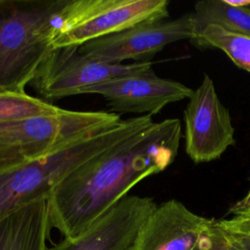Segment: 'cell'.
I'll list each match as a JSON object with an SVG mask.
<instances>
[{
	"label": "cell",
	"instance_id": "16",
	"mask_svg": "<svg viewBox=\"0 0 250 250\" xmlns=\"http://www.w3.org/2000/svg\"><path fill=\"white\" fill-rule=\"evenodd\" d=\"M220 228L239 250H250V218L233 215L229 219L217 220Z\"/></svg>",
	"mask_w": 250,
	"mask_h": 250
},
{
	"label": "cell",
	"instance_id": "15",
	"mask_svg": "<svg viewBox=\"0 0 250 250\" xmlns=\"http://www.w3.org/2000/svg\"><path fill=\"white\" fill-rule=\"evenodd\" d=\"M62 109L25 92L0 91V123L43 114H54Z\"/></svg>",
	"mask_w": 250,
	"mask_h": 250
},
{
	"label": "cell",
	"instance_id": "4",
	"mask_svg": "<svg viewBox=\"0 0 250 250\" xmlns=\"http://www.w3.org/2000/svg\"><path fill=\"white\" fill-rule=\"evenodd\" d=\"M120 115L107 111L62 109L0 123V151L15 150L27 160L44 157L74 142L117 125Z\"/></svg>",
	"mask_w": 250,
	"mask_h": 250
},
{
	"label": "cell",
	"instance_id": "6",
	"mask_svg": "<svg viewBox=\"0 0 250 250\" xmlns=\"http://www.w3.org/2000/svg\"><path fill=\"white\" fill-rule=\"evenodd\" d=\"M150 62L105 63L90 59L77 46L54 48L37 69L30 85L45 100L84 94L86 90L136 72Z\"/></svg>",
	"mask_w": 250,
	"mask_h": 250
},
{
	"label": "cell",
	"instance_id": "5",
	"mask_svg": "<svg viewBox=\"0 0 250 250\" xmlns=\"http://www.w3.org/2000/svg\"><path fill=\"white\" fill-rule=\"evenodd\" d=\"M167 0H69L53 47L77 46L137 24L167 19Z\"/></svg>",
	"mask_w": 250,
	"mask_h": 250
},
{
	"label": "cell",
	"instance_id": "2",
	"mask_svg": "<svg viewBox=\"0 0 250 250\" xmlns=\"http://www.w3.org/2000/svg\"><path fill=\"white\" fill-rule=\"evenodd\" d=\"M69 0H0V91L23 93L54 49Z\"/></svg>",
	"mask_w": 250,
	"mask_h": 250
},
{
	"label": "cell",
	"instance_id": "1",
	"mask_svg": "<svg viewBox=\"0 0 250 250\" xmlns=\"http://www.w3.org/2000/svg\"><path fill=\"white\" fill-rule=\"evenodd\" d=\"M181 137V121L165 119L87 160L47 199L51 228L67 239L82 233L138 183L171 165Z\"/></svg>",
	"mask_w": 250,
	"mask_h": 250
},
{
	"label": "cell",
	"instance_id": "18",
	"mask_svg": "<svg viewBox=\"0 0 250 250\" xmlns=\"http://www.w3.org/2000/svg\"><path fill=\"white\" fill-rule=\"evenodd\" d=\"M22 154L15 150L0 151V175L13 170L26 162H28Z\"/></svg>",
	"mask_w": 250,
	"mask_h": 250
},
{
	"label": "cell",
	"instance_id": "7",
	"mask_svg": "<svg viewBox=\"0 0 250 250\" xmlns=\"http://www.w3.org/2000/svg\"><path fill=\"white\" fill-rule=\"evenodd\" d=\"M195 37L193 13L174 20H159L137 24L115 34L89 41L79 51L92 60L105 63L148 62L167 45Z\"/></svg>",
	"mask_w": 250,
	"mask_h": 250
},
{
	"label": "cell",
	"instance_id": "14",
	"mask_svg": "<svg viewBox=\"0 0 250 250\" xmlns=\"http://www.w3.org/2000/svg\"><path fill=\"white\" fill-rule=\"evenodd\" d=\"M192 42L199 47L220 49L237 66L250 72V37L210 24L199 30Z\"/></svg>",
	"mask_w": 250,
	"mask_h": 250
},
{
	"label": "cell",
	"instance_id": "11",
	"mask_svg": "<svg viewBox=\"0 0 250 250\" xmlns=\"http://www.w3.org/2000/svg\"><path fill=\"white\" fill-rule=\"evenodd\" d=\"M212 219L171 199L157 205L127 250H195Z\"/></svg>",
	"mask_w": 250,
	"mask_h": 250
},
{
	"label": "cell",
	"instance_id": "9",
	"mask_svg": "<svg viewBox=\"0 0 250 250\" xmlns=\"http://www.w3.org/2000/svg\"><path fill=\"white\" fill-rule=\"evenodd\" d=\"M193 90L174 80L159 77L149 62L144 68L96 85L84 94L102 96L110 112L153 115L164 106L188 99Z\"/></svg>",
	"mask_w": 250,
	"mask_h": 250
},
{
	"label": "cell",
	"instance_id": "10",
	"mask_svg": "<svg viewBox=\"0 0 250 250\" xmlns=\"http://www.w3.org/2000/svg\"><path fill=\"white\" fill-rule=\"evenodd\" d=\"M156 206L150 197L127 195L82 233L49 250H127Z\"/></svg>",
	"mask_w": 250,
	"mask_h": 250
},
{
	"label": "cell",
	"instance_id": "12",
	"mask_svg": "<svg viewBox=\"0 0 250 250\" xmlns=\"http://www.w3.org/2000/svg\"><path fill=\"white\" fill-rule=\"evenodd\" d=\"M48 202L38 200L0 221V250H49Z\"/></svg>",
	"mask_w": 250,
	"mask_h": 250
},
{
	"label": "cell",
	"instance_id": "20",
	"mask_svg": "<svg viewBox=\"0 0 250 250\" xmlns=\"http://www.w3.org/2000/svg\"><path fill=\"white\" fill-rule=\"evenodd\" d=\"M226 2L234 7H250V1H248V0H241V1L226 0Z\"/></svg>",
	"mask_w": 250,
	"mask_h": 250
},
{
	"label": "cell",
	"instance_id": "3",
	"mask_svg": "<svg viewBox=\"0 0 250 250\" xmlns=\"http://www.w3.org/2000/svg\"><path fill=\"white\" fill-rule=\"evenodd\" d=\"M151 116L121 120L109 129L1 174L0 221L25 205L47 200L54 188L87 160L152 125Z\"/></svg>",
	"mask_w": 250,
	"mask_h": 250
},
{
	"label": "cell",
	"instance_id": "13",
	"mask_svg": "<svg viewBox=\"0 0 250 250\" xmlns=\"http://www.w3.org/2000/svg\"><path fill=\"white\" fill-rule=\"evenodd\" d=\"M193 16L195 36L203 27L213 24L250 37V7H234L226 0H206L195 4Z\"/></svg>",
	"mask_w": 250,
	"mask_h": 250
},
{
	"label": "cell",
	"instance_id": "19",
	"mask_svg": "<svg viewBox=\"0 0 250 250\" xmlns=\"http://www.w3.org/2000/svg\"><path fill=\"white\" fill-rule=\"evenodd\" d=\"M231 215H247L250 214V188L243 198L238 200L229 210Z\"/></svg>",
	"mask_w": 250,
	"mask_h": 250
},
{
	"label": "cell",
	"instance_id": "8",
	"mask_svg": "<svg viewBox=\"0 0 250 250\" xmlns=\"http://www.w3.org/2000/svg\"><path fill=\"white\" fill-rule=\"evenodd\" d=\"M184 114L186 152L195 163L215 160L234 145L229 112L207 74L192 91Z\"/></svg>",
	"mask_w": 250,
	"mask_h": 250
},
{
	"label": "cell",
	"instance_id": "17",
	"mask_svg": "<svg viewBox=\"0 0 250 250\" xmlns=\"http://www.w3.org/2000/svg\"><path fill=\"white\" fill-rule=\"evenodd\" d=\"M195 250H239L218 225L217 220L212 219L206 231Z\"/></svg>",
	"mask_w": 250,
	"mask_h": 250
}]
</instances>
